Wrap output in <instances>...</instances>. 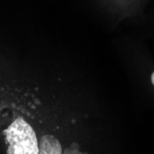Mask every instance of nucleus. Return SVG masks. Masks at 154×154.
<instances>
[{"instance_id": "obj_1", "label": "nucleus", "mask_w": 154, "mask_h": 154, "mask_svg": "<svg viewBox=\"0 0 154 154\" xmlns=\"http://www.w3.org/2000/svg\"><path fill=\"white\" fill-rule=\"evenodd\" d=\"M8 143V154H38L39 147L33 128L23 118L18 117L4 131Z\"/></svg>"}, {"instance_id": "obj_2", "label": "nucleus", "mask_w": 154, "mask_h": 154, "mask_svg": "<svg viewBox=\"0 0 154 154\" xmlns=\"http://www.w3.org/2000/svg\"><path fill=\"white\" fill-rule=\"evenodd\" d=\"M41 154H61L62 148L59 141L53 136L45 135L41 138L38 144Z\"/></svg>"}, {"instance_id": "obj_3", "label": "nucleus", "mask_w": 154, "mask_h": 154, "mask_svg": "<svg viewBox=\"0 0 154 154\" xmlns=\"http://www.w3.org/2000/svg\"><path fill=\"white\" fill-rule=\"evenodd\" d=\"M151 82H152V84L154 85V72H153L152 75H151Z\"/></svg>"}]
</instances>
